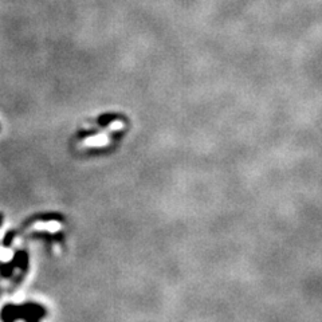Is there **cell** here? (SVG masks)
Wrapping results in <instances>:
<instances>
[{"mask_svg":"<svg viewBox=\"0 0 322 322\" xmlns=\"http://www.w3.org/2000/svg\"><path fill=\"white\" fill-rule=\"evenodd\" d=\"M18 321L24 319L26 317H34L42 319L47 315V309L38 302H24L22 305H16Z\"/></svg>","mask_w":322,"mask_h":322,"instance_id":"cell-1","label":"cell"},{"mask_svg":"<svg viewBox=\"0 0 322 322\" xmlns=\"http://www.w3.org/2000/svg\"><path fill=\"white\" fill-rule=\"evenodd\" d=\"M11 262L12 265L15 266V269L20 270L22 273L26 274L28 271V267H30V255L24 250H18L14 254Z\"/></svg>","mask_w":322,"mask_h":322,"instance_id":"cell-2","label":"cell"},{"mask_svg":"<svg viewBox=\"0 0 322 322\" xmlns=\"http://www.w3.org/2000/svg\"><path fill=\"white\" fill-rule=\"evenodd\" d=\"M64 217L62 213L59 212H43V213H36V215H32L24 221V227H28L30 223L32 221H62Z\"/></svg>","mask_w":322,"mask_h":322,"instance_id":"cell-3","label":"cell"},{"mask_svg":"<svg viewBox=\"0 0 322 322\" xmlns=\"http://www.w3.org/2000/svg\"><path fill=\"white\" fill-rule=\"evenodd\" d=\"M118 120H121V116H118L117 113H105V114H101V116L97 118V125H98L100 128H105V126H108V125H110L112 122Z\"/></svg>","mask_w":322,"mask_h":322,"instance_id":"cell-4","label":"cell"},{"mask_svg":"<svg viewBox=\"0 0 322 322\" xmlns=\"http://www.w3.org/2000/svg\"><path fill=\"white\" fill-rule=\"evenodd\" d=\"M31 236L38 237V239H43L46 242H60L63 239V235L60 232L58 233H51L46 232V231H40V232H34L31 233Z\"/></svg>","mask_w":322,"mask_h":322,"instance_id":"cell-5","label":"cell"},{"mask_svg":"<svg viewBox=\"0 0 322 322\" xmlns=\"http://www.w3.org/2000/svg\"><path fill=\"white\" fill-rule=\"evenodd\" d=\"M15 273V266L12 265V262H3L0 263V275L3 278H11Z\"/></svg>","mask_w":322,"mask_h":322,"instance_id":"cell-6","label":"cell"},{"mask_svg":"<svg viewBox=\"0 0 322 322\" xmlns=\"http://www.w3.org/2000/svg\"><path fill=\"white\" fill-rule=\"evenodd\" d=\"M15 237H16L15 229H10V231H7L3 239H2V245H3V247L10 249V247L12 246V243H14V240H15Z\"/></svg>","mask_w":322,"mask_h":322,"instance_id":"cell-7","label":"cell"},{"mask_svg":"<svg viewBox=\"0 0 322 322\" xmlns=\"http://www.w3.org/2000/svg\"><path fill=\"white\" fill-rule=\"evenodd\" d=\"M97 132H98V130H96V129H93V130H84V132L78 133V137H79L80 140H84L85 137L93 136V134H96Z\"/></svg>","mask_w":322,"mask_h":322,"instance_id":"cell-8","label":"cell"},{"mask_svg":"<svg viewBox=\"0 0 322 322\" xmlns=\"http://www.w3.org/2000/svg\"><path fill=\"white\" fill-rule=\"evenodd\" d=\"M23 321L24 322H39L40 319H38V318H34V317H26Z\"/></svg>","mask_w":322,"mask_h":322,"instance_id":"cell-9","label":"cell"},{"mask_svg":"<svg viewBox=\"0 0 322 322\" xmlns=\"http://www.w3.org/2000/svg\"><path fill=\"white\" fill-rule=\"evenodd\" d=\"M3 220H4V215L0 212V227H2V224H3Z\"/></svg>","mask_w":322,"mask_h":322,"instance_id":"cell-10","label":"cell"}]
</instances>
